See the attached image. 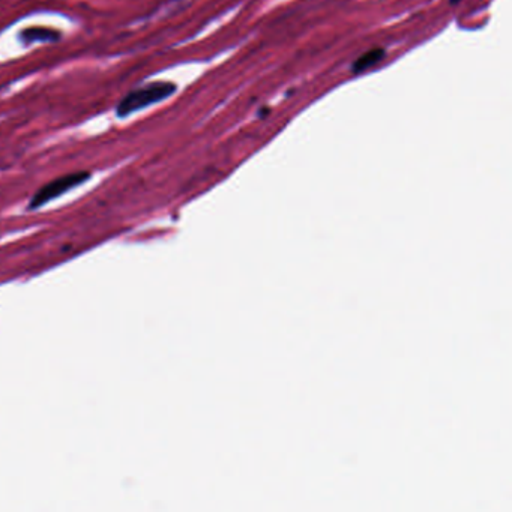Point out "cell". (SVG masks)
Masks as SVG:
<instances>
[{
	"instance_id": "cell-1",
	"label": "cell",
	"mask_w": 512,
	"mask_h": 512,
	"mask_svg": "<svg viewBox=\"0 0 512 512\" xmlns=\"http://www.w3.org/2000/svg\"><path fill=\"white\" fill-rule=\"evenodd\" d=\"M178 91V86L170 82H155L149 85L142 86V88L134 89L130 94L122 98L121 103L116 107V115L119 118H127L133 113L140 112L152 104L161 103L172 97Z\"/></svg>"
},
{
	"instance_id": "cell-2",
	"label": "cell",
	"mask_w": 512,
	"mask_h": 512,
	"mask_svg": "<svg viewBox=\"0 0 512 512\" xmlns=\"http://www.w3.org/2000/svg\"><path fill=\"white\" fill-rule=\"evenodd\" d=\"M91 178L88 172L70 173V175L61 176L50 184L44 185L32 200V208H40L46 205L50 200L58 199L62 194L68 193L73 188L79 187L83 182Z\"/></svg>"
},
{
	"instance_id": "cell-3",
	"label": "cell",
	"mask_w": 512,
	"mask_h": 512,
	"mask_svg": "<svg viewBox=\"0 0 512 512\" xmlns=\"http://www.w3.org/2000/svg\"><path fill=\"white\" fill-rule=\"evenodd\" d=\"M20 38H22L25 43H50V41H59L61 40V34L55 29L50 28H28L20 34Z\"/></svg>"
},
{
	"instance_id": "cell-4",
	"label": "cell",
	"mask_w": 512,
	"mask_h": 512,
	"mask_svg": "<svg viewBox=\"0 0 512 512\" xmlns=\"http://www.w3.org/2000/svg\"><path fill=\"white\" fill-rule=\"evenodd\" d=\"M386 52L382 47H377V49L368 50L364 55L359 56L352 65V73L353 74H361L364 71H367L368 68H373L374 65L380 64V62L385 59Z\"/></svg>"
},
{
	"instance_id": "cell-5",
	"label": "cell",
	"mask_w": 512,
	"mask_h": 512,
	"mask_svg": "<svg viewBox=\"0 0 512 512\" xmlns=\"http://www.w3.org/2000/svg\"><path fill=\"white\" fill-rule=\"evenodd\" d=\"M461 0H451L452 5L460 4Z\"/></svg>"
}]
</instances>
